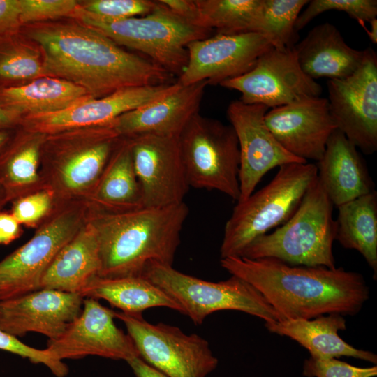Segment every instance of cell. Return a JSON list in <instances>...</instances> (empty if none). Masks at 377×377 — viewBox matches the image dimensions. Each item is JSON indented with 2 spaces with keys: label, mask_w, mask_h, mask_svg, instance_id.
Masks as SVG:
<instances>
[{
  "label": "cell",
  "mask_w": 377,
  "mask_h": 377,
  "mask_svg": "<svg viewBox=\"0 0 377 377\" xmlns=\"http://www.w3.org/2000/svg\"><path fill=\"white\" fill-rule=\"evenodd\" d=\"M24 31L42 50L43 76L72 82L92 98L125 88L172 83V75L163 68L77 20L29 24Z\"/></svg>",
  "instance_id": "obj_1"
},
{
  "label": "cell",
  "mask_w": 377,
  "mask_h": 377,
  "mask_svg": "<svg viewBox=\"0 0 377 377\" xmlns=\"http://www.w3.org/2000/svg\"><path fill=\"white\" fill-rule=\"evenodd\" d=\"M221 267L253 286L279 320L330 313L353 316L369 297L364 276L343 267L292 265L279 260L228 257Z\"/></svg>",
  "instance_id": "obj_2"
},
{
  "label": "cell",
  "mask_w": 377,
  "mask_h": 377,
  "mask_svg": "<svg viewBox=\"0 0 377 377\" xmlns=\"http://www.w3.org/2000/svg\"><path fill=\"white\" fill-rule=\"evenodd\" d=\"M89 209L99 244V277L142 276L151 262L172 265L189 212L184 202L112 214Z\"/></svg>",
  "instance_id": "obj_3"
},
{
  "label": "cell",
  "mask_w": 377,
  "mask_h": 377,
  "mask_svg": "<svg viewBox=\"0 0 377 377\" xmlns=\"http://www.w3.org/2000/svg\"><path fill=\"white\" fill-rule=\"evenodd\" d=\"M120 138L112 121L45 135L42 179L55 205L87 200Z\"/></svg>",
  "instance_id": "obj_4"
},
{
  "label": "cell",
  "mask_w": 377,
  "mask_h": 377,
  "mask_svg": "<svg viewBox=\"0 0 377 377\" xmlns=\"http://www.w3.org/2000/svg\"><path fill=\"white\" fill-rule=\"evenodd\" d=\"M333 207L317 178L293 216L274 232L253 241L239 257L271 258L292 265L335 268Z\"/></svg>",
  "instance_id": "obj_5"
},
{
  "label": "cell",
  "mask_w": 377,
  "mask_h": 377,
  "mask_svg": "<svg viewBox=\"0 0 377 377\" xmlns=\"http://www.w3.org/2000/svg\"><path fill=\"white\" fill-rule=\"evenodd\" d=\"M318 178L316 164L281 165L272 180L237 205L225 224L221 258L240 256L256 239L286 223Z\"/></svg>",
  "instance_id": "obj_6"
},
{
  "label": "cell",
  "mask_w": 377,
  "mask_h": 377,
  "mask_svg": "<svg viewBox=\"0 0 377 377\" xmlns=\"http://www.w3.org/2000/svg\"><path fill=\"white\" fill-rule=\"evenodd\" d=\"M158 2V6L145 16L105 20L78 6L71 17L96 29L119 46L144 53L172 76L179 77L188 62L186 45L207 38L211 31L184 22Z\"/></svg>",
  "instance_id": "obj_7"
},
{
  "label": "cell",
  "mask_w": 377,
  "mask_h": 377,
  "mask_svg": "<svg viewBox=\"0 0 377 377\" xmlns=\"http://www.w3.org/2000/svg\"><path fill=\"white\" fill-rule=\"evenodd\" d=\"M142 276L177 302L183 313L196 325L209 314L222 310L242 311L263 319L279 321L274 309L251 284L232 275L219 282L205 281L176 270L172 265L148 263Z\"/></svg>",
  "instance_id": "obj_8"
},
{
  "label": "cell",
  "mask_w": 377,
  "mask_h": 377,
  "mask_svg": "<svg viewBox=\"0 0 377 377\" xmlns=\"http://www.w3.org/2000/svg\"><path fill=\"white\" fill-rule=\"evenodd\" d=\"M189 187L217 191L237 201L240 154L232 126L196 113L178 137Z\"/></svg>",
  "instance_id": "obj_9"
},
{
  "label": "cell",
  "mask_w": 377,
  "mask_h": 377,
  "mask_svg": "<svg viewBox=\"0 0 377 377\" xmlns=\"http://www.w3.org/2000/svg\"><path fill=\"white\" fill-rule=\"evenodd\" d=\"M59 205L27 242L0 261V302L39 290L55 256L87 221L86 201Z\"/></svg>",
  "instance_id": "obj_10"
},
{
  "label": "cell",
  "mask_w": 377,
  "mask_h": 377,
  "mask_svg": "<svg viewBox=\"0 0 377 377\" xmlns=\"http://www.w3.org/2000/svg\"><path fill=\"white\" fill-rule=\"evenodd\" d=\"M114 317L125 325L139 357L168 377H206L218 365L208 342L196 334L150 323L142 313L114 311Z\"/></svg>",
  "instance_id": "obj_11"
},
{
  "label": "cell",
  "mask_w": 377,
  "mask_h": 377,
  "mask_svg": "<svg viewBox=\"0 0 377 377\" xmlns=\"http://www.w3.org/2000/svg\"><path fill=\"white\" fill-rule=\"evenodd\" d=\"M358 68L327 82L328 105L338 130L366 155L377 149V56L368 47Z\"/></svg>",
  "instance_id": "obj_12"
},
{
  "label": "cell",
  "mask_w": 377,
  "mask_h": 377,
  "mask_svg": "<svg viewBox=\"0 0 377 377\" xmlns=\"http://www.w3.org/2000/svg\"><path fill=\"white\" fill-rule=\"evenodd\" d=\"M220 86L241 94L246 104L276 108L313 96H320V84L301 70L293 48H270L248 72L226 80Z\"/></svg>",
  "instance_id": "obj_13"
},
{
  "label": "cell",
  "mask_w": 377,
  "mask_h": 377,
  "mask_svg": "<svg viewBox=\"0 0 377 377\" xmlns=\"http://www.w3.org/2000/svg\"><path fill=\"white\" fill-rule=\"evenodd\" d=\"M269 108L262 104L231 102L227 116L236 134L239 154V197L246 200L272 169L290 163H307L288 152L267 127L265 116Z\"/></svg>",
  "instance_id": "obj_14"
},
{
  "label": "cell",
  "mask_w": 377,
  "mask_h": 377,
  "mask_svg": "<svg viewBox=\"0 0 377 377\" xmlns=\"http://www.w3.org/2000/svg\"><path fill=\"white\" fill-rule=\"evenodd\" d=\"M128 138L144 207H163L183 202L190 187L178 138L142 134Z\"/></svg>",
  "instance_id": "obj_15"
},
{
  "label": "cell",
  "mask_w": 377,
  "mask_h": 377,
  "mask_svg": "<svg viewBox=\"0 0 377 377\" xmlns=\"http://www.w3.org/2000/svg\"><path fill=\"white\" fill-rule=\"evenodd\" d=\"M258 33L216 34L186 45L188 62L178 77L182 86L200 82L216 85L250 71L258 59L272 48Z\"/></svg>",
  "instance_id": "obj_16"
},
{
  "label": "cell",
  "mask_w": 377,
  "mask_h": 377,
  "mask_svg": "<svg viewBox=\"0 0 377 377\" xmlns=\"http://www.w3.org/2000/svg\"><path fill=\"white\" fill-rule=\"evenodd\" d=\"M114 318V311L87 297L79 316L59 337L48 340L46 349L61 361L96 355L127 362L139 357L132 339L117 327Z\"/></svg>",
  "instance_id": "obj_17"
},
{
  "label": "cell",
  "mask_w": 377,
  "mask_h": 377,
  "mask_svg": "<svg viewBox=\"0 0 377 377\" xmlns=\"http://www.w3.org/2000/svg\"><path fill=\"white\" fill-rule=\"evenodd\" d=\"M180 85L176 82L125 88L102 98H85L54 113L24 116L21 120L27 132L45 135L105 124L166 96Z\"/></svg>",
  "instance_id": "obj_18"
},
{
  "label": "cell",
  "mask_w": 377,
  "mask_h": 377,
  "mask_svg": "<svg viewBox=\"0 0 377 377\" xmlns=\"http://www.w3.org/2000/svg\"><path fill=\"white\" fill-rule=\"evenodd\" d=\"M265 123L278 142L290 154L307 162L319 161L327 142L337 129L326 98H305L269 110Z\"/></svg>",
  "instance_id": "obj_19"
},
{
  "label": "cell",
  "mask_w": 377,
  "mask_h": 377,
  "mask_svg": "<svg viewBox=\"0 0 377 377\" xmlns=\"http://www.w3.org/2000/svg\"><path fill=\"white\" fill-rule=\"evenodd\" d=\"M80 294L39 289L0 302V330L15 337L37 332L54 340L80 314Z\"/></svg>",
  "instance_id": "obj_20"
},
{
  "label": "cell",
  "mask_w": 377,
  "mask_h": 377,
  "mask_svg": "<svg viewBox=\"0 0 377 377\" xmlns=\"http://www.w3.org/2000/svg\"><path fill=\"white\" fill-rule=\"evenodd\" d=\"M207 85L206 82L180 85L166 96L120 115L112 121L113 127L120 137L156 134L178 138L199 112Z\"/></svg>",
  "instance_id": "obj_21"
},
{
  "label": "cell",
  "mask_w": 377,
  "mask_h": 377,
  "mask_svg": "<svg viewBox=\"0 0 377 377\" xmlns=\"http://www.w3.org/2000/svg\"><path fill=\"white\" fill-rule=\"evenodd\" d=\"M316 165L318 179L337 207L374 190L357 148L338 129L331 134Z\"/></svg>",
  "instance_id": "obj_22"
},
{
  "label": "cell",
  "mask_w": 377,
  "mask_h": 377,
  "mask_svg": "<svg viewBox=\"0 0 377 377\" xmlns=\"http://www.w3.org/2000/svg\"><path fill=\"white\" fill-rule=\"evenodd\" d=\"M293 50L301 70L313 80L346 78L358 68L364 54V50L350 47L328 22L315 26Z\"/></svg>",
  "instance_id": "obj_23"
},
{
  "label": "cell",
  "mask_w": 377,
  "mask_h": 377,
  "mask_svg": "<svg viewBox=\"0 0 377 377\" xmlns=\"http://www.w3.org/2000/svg\"><path fill=\"white\" fill-rule=\"evenodd\" d=\"M101 268L96 228L87 218L75 236L57 253L45 271L40 289L81 294Z\"/></svg>",
  "instance_id": "obj_24"
},
{
  "label": "cell",
  "mask_w": 377,
  "mask_h": 377,
  "mask_svg": "<svg viewBox=\"0 0 377 377\" xmlns=\"http://www.w3.org/2000/svg\"><path fill=\"white\" fill-rule=\"evenodd\" d=\"M346 319L342 315L330 313L312 319H290L265 323L272 333L288 337L305 348L311 357L337 358L352 357L374 364L377 362L376 354L357 349L341 339L338 332L346 329Z\"/></svg>",
  "instance_id": "obj_25"
},
{
  "label": "cell",
  "mask_w": 377,
  "mask_h": 377,
  "mask_svg": "<svg viewBox=\"0 0 377 377\" xmlns=\"http://www.w3.org/2000/svg\"><path fill=\"white\" fill-rule=\"evenodd\" d=\"M87 202L90 209L103 213H121L144 207L128 138L121 137Z\"/></svg>",
  "instance_id": "obj_26"
},
{
  "label": "cell",
  "mask_w": 377,
  "mask_h": 377,
  "mask_svg": "<svg viewBox=\"0 0 377 377\" xmlns=\"http://www.w3.org/2000/svg\"><path fill=\"white\" fill-rule=\"evenodd\" d=\"M90 97L83 88L50 76H41L22 85L0 87V104L22 117L59 112Z\"/></svg>",
  "instance_id": "obj_27"
},
{
  "label": "cell",
  "mask_w": 377,
  "mask_h": 377,
  "mask_svg": "<svg viewBox=\"0 0 377 377\" xmlns=\"http://www.w3.org/2000/svg\"><path fill=\"white\" fill-rule=\"evenodd\" d=\"M81 296L106 300L113 307L128 313H142L153 307H167L183 313L179 304L142 276L96 277Z\"/></svg>",
  "instance_id": "obj_28"
},
{
  "label": "cell",
  "mask_w": 377,
  "mask_h": 377,
  "mask_svg": "<svg viewBox=\"0 0 377 377\" xmlns=\"http://www.w3.org/2000/svg\"><path fill=\"white\" fill-rule=\"evenodd\" d=\"M336 237L346 249L360 253L377 276V192L373 191L339 207Z\"/></svg>",
  "instance_id": "obj_29"
},
{
  "label": "cell",
  "mask_w": 377,
  "mask_h": 377,
  "mask_svg": "<svg viewBox=\"0 0 377 377\" xmlns=\"http://www.w3.org/2000/svg\"><path fill=\"white\" fill-rule=\"evenodd\" d=\"M202 27L216 34L253 32L262 0H195Z\"/></svg>",
  "instance_id": "obj_30"
},
{
  "label": "cell",
  "mask_w": 377,
  "mask_h": 377,
  "mask_svg": "<svg viewBox=\"0 0 377 377\" xmlns=\"http://www.w3.org/2000/svg\"><path fill=\"white\" fill-rule=\"evenodd\" d=\"M308 0H262L254 33L263 35L276 49H290L299 38L296 20Z\"/></svg>",
  "instance_id": "obj_31"
},
{
  "label": "cell",
  "mask_w": 377,
  "mask_h": 377,
  "mask_svg": "<svg viewBox=\"0 0 377 377\" xmlns=\"http://www.w3.org/2000/svg\"><path fill=\"white\" fill-rule=\"evenodd\" d=\"M45 135L27 132L10 151L3 173V181L8 188L30 193L44 188L38 166Z\"/></svg>",
  "instance_id": "obj_32"
},
{
  "label": "cell",
  "mask_w": 377,
  "mask_h": 377,
  "mask_svg": "<svg viewBox=\"0 0 377 377\" xmlns=\"http://www.w3.org/2000/svg\"><path fill=\"white\" fill-rule=\"evenodd\" d=\"M11 36L0 39V82L30 81L43 76L39 51Z\"/></svg>",
  "instance_id": "obj_33"
},
{
  "label": "cell",
  "mask_w": 377,
  "mask_h": 377,
  "mask_svg": "<svg viewBox=\"0 0 377 377\" xmlns=\"http://www.w3.org/2000/svg\"><path fill=\"white\" fill-rule=\"evenodd\" d=\"M327 10L346 13L351 18L360 24L369 22L376 18V0H311L306 8L300 13L296 22L295 29H303L313 18Z\"/></svg>",
  "instance_id": "obj_34"
},
{
  "label": "cell",
  "mask_w": 377,
  "mask_h": 377,
  "mask_svg": "<svg viewBox=\"0 0 377 377\" xmlns=\"http://www.w3.org/2000/svg\"><path fill=\"white\" fill-rule=\"evenodd\" d=\"M80 7L100 18L117 20L147 15L158 6L150 0H87L79 1Z\"/></svg>",
  "instance_id": "obj_35"
},
{
  "label": "cell",
  "mask_w": 377,
  "mask_h": 377,
  "mask_svg": "<svg viewBox=\"0 0 377 377\" xmlns=\"http://www.w3.org/2000/svg\"><path fill=\"white\" fill-rule=\"evenodd\" d=\"M54 193L43 188L21 196L14 204L12 215L19 222L28 226H35L54 209Z\"/></svg>",
  "instance_id": "obj_36"
},
{
  "label": "cell",
  "mask_w": 377,
  "mask_h": 377,
  "mask_svg": "<svg viewBox=\"0 0 377 377\" xmlns=\"http://www.w3.org/2000/svg\"><path fill=\"white\" fill-rule=\"evenodd\" d=\"M22 24L72 17L78 8L75 0H20Z\"/></svg>",
  "instance_id": "obj_37"
},
{
  "label": "cell",
  "mask_w": 377,
  "mask_h": 377,
  "mask_svg": "<svg viewBox=\"0 0 377 377\" xmlns=\"http://www.w3.org/2000/svg\"><path fill=\"white\" fill-rule=\"evenodd\" d=\"M302 374L306 377H374L377 367H358L336 358L311 356L304 361Z\"/></svg>",
  "instance_id": "obj_38"
},
{
  "label": "cell",
  "mask_w": 377,
  "mask_h": 377,
  "mask_svg": "<svg viewBox=\"0 0 377 377\" xmlns=\"http://www.w3.org/2000/svg\"><path fill=\"white\" fill-rule=\"evenodd\" d=\"M0 349L27 358L35 364L46 366L57 377H64L68 373L67 365L51 354L46 348L37 349L21 342L17 337L0 330Z\"/></svg>",
  "instance_id": "obj_39"
},
{
  "label": "cell",
  "mask_w": 377,
  "mask_h": 377,
  "mask_svg": "<svg viewBox=\"0 0 377 377\" xmlns=\"http://www.w3.org/2000/svg\"><path fill=\"white\" fill-rule=\"evenodd\" d=\"M20 0H0V39L14 36L22 25Z\"/></svg>",
  "instance_id": "obj_40"
},
{
  "label": "cell",
  "mask_w": 377,
  "mask_h": 377,
  "mask_svg": "<svg viewBox=\"0 0 377 377\" xmlns=\"http://www.w3.org/2000/svg\"><path fill=\"white\" fill-rule=\"evenodd\" d=\"M159 1L184 22L193 26L203 28L195 0H159Z\"/></svg>",
  "instance_id": "obj_41"
},
{
  "label": "cell",
  "mask_w": 377,
  "mask_h": 377,
  "mask_svg": "<svg viewBox=\"0 0 377 377\" xmlns=\"http://www.w3.org/2000/svg\"><path fill=\"white\" fill-rule=\"evenodd\" d=\"M19 222L12 214L0 213V244H8L21 234Z\"/></svg>",
  "instance_id": "obj_42"
},
{
  "label": "cell",
  "mask_w": 377,
  "mask_h": 377,
  "mask_svg": "<svg viewBox=\"0 0 377 377\" xmlns=\"http://www.w3.org/2000/svg\"><path fill=\"white\" fill-rule=\"evenodd\" d=\"M126 362L131 367L135 377H168L145 362L139 357H133Z\"/></svg>",
  "instance_id": "obj_43"
},
{
  "label": "cell",
  "mask_w": 377,
  "mask_h": 377,
  "mask_svg": "<svg viewBox=\"0 0 377 377\" xmlns=\"http://www.w3.org/2000/svg\"><path fill=\"white\" fill-rule=\"evenodd\" d=\"M22 115L16 110L0 104V128L13 125L22 119Z\"/></svg>",
  "instance_id": "obj_44"
},
{
  "label": "cell",
  "mask_w": 377,
  "mask_h": 377,
  "mask_svg": "<svg viewBox=\"0 0 377 377\" xmlns=\"http://www.w3.org/2000/svg\"><path fill=\"white\" fill-rule=\"evenodd\" d=\"M371 24V31H367L370 40L374 43H377V20L374 19L369 22Z\"/></svg>",
  "instance_id": "obj_45"
},
{
  "label": "cell",
  "mask_w": 377,
  "mask_h": 377,
  "mask_svg": "<svg viewBox=\"0 0 377 377\" xmlns=\"http://www.w3.org/2000/svg\"><path fill=\"white\" fill-rule=\"evenodd\" d=\"M7 138V133L3 131H0V147L6 142Z\"/></svg>",
  "instance_id": "obj_46"
}]
</instances>
